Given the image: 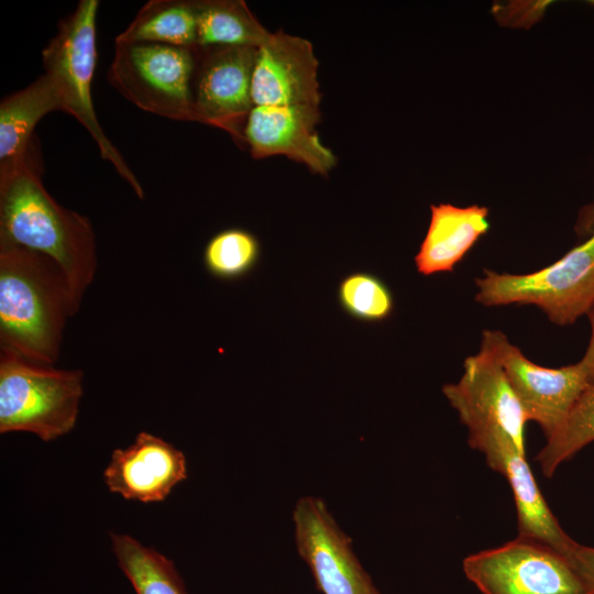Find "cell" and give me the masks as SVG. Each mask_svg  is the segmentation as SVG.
<instances>
[{
    "label": "cell",
    "instance_id": "26",
    "mask_svg": "<svg viewBox=\"0 0 594 594\" xmlns=\"http://www.w3.org/2000/svg\"><path fill=\"white\" fill-rule=\"evenodd\" d=\"M588 318L591 321V338L588 342V346L586 349V352L583 356V359L580 361L583 366L585 367L591 384L594 383V306L588 311Z\"/></svg>",
    "mask_w": 594,
    "mask_h": 594
},
{
    "label": "cell",
    "instance_id": "9",
    "mask_svg": "<svg viewBox=\"0 0 594 594\" xmlns=\"http://www.w3.org/2000/svg\"><path fill=\"white\" fill-rule=\"evenodd\" d=\"M481 346L503 367L529 421L537 422L551 438L564 424L572 408L591 385L581 362L550 369L531 362L498 330H484Z\"/></svg>",
    "mask_w": 594,
    "mask_h": 594
},
{
    "label": "cell",
    "instance_id": "23",
    "mask_svg": "<svg viewBox=\"0 0 594 594\" xmlns=\"http://www.w3.org/2000/svg\"><path fill=\"white\" fill-rule=\"evenodd\" d=\"M338 301L350 317L364 322L386 320L394 310V297L387 285L376 275L353 272L338 286Z\"/></svg>",
    "mask_w": 594,
    "mask_h": 594
},
{
    "label": "cell",
    "instance_id": "22",
    "mask_svg": "<svg viewBox=\"0 0 594 594\" xmlns=\"http://www.w3.org/2000/svg\"><path fill=\"white\" fill-rule=\"evenodd\" d=\"M260 243L251 232L232 228L216 233L204 250L207 272L222 280H234L248 275L260 258Z\"/></svg>",
    "mask_w": 594,
    "mask_h": 594
},
{
    "label": "cell",
    "instance_id": "3",
    "mask_svg": "<svg viewBox=\"0 0 594 594\" xmlns=\"http://www.w3.org/2000/svg\"><path fill=\"white\" fill-rule=\"evenodd\" d=\"M98 8L97 0H80L75 11L59 21L56 35L42 52L44 75L58 99L61 111L79 121L96 142L100 156L112 164L134 194L143 199L141 184L103 132L92 103Z\"/></svg>",
    "mask_w": 594,
    "mask_h": 594
},
{
    "label": "cell",
    "instance_id": "20",
    "mask_svg": "<svg viewBox=\"0 0 594 594\" xmlns=\"http://www.w3.org/2000/svg\"><path fill=\"white\" fill-rule=\"evenodd\" d=\"M118 565L136 594H188L173 561L124 534H110Z\"/></svg>",
    "mask_w": 594,
    "mask_h": 594
},
{
    "label": "cell",
    "instance_id": "12",
    "mask_svg": "<svg viewBox=\"0 0 594 594\" xmlns=\"http://www.w3.org/2000/svg\"><path fill=\"white\" fill-rule=\"evenodd\" d=\"M318 61L306 38L270 33L257 47L251 98L253 106H318Z\"/></svg>",
    "mask_w": 594,
    "mask_h": 594
},
{
    "label": "cell",
    "instance_id": "2",
    "mask_svg": "<svg viewBox=\"0 0 594 594\" xmlns=\"http://www.w3.org/2000/svg\"><path fill=\"white\" fill-rule=\"evenodd\" d=\"M77 311L68 282L53 260L0 242V350L54 365L66 322Z\"/></svg>",
    "mask_w": 594,
    "mask_h": 594
},
{
    "label": "cell",
    "instance_id": "6",
    "mask_svg": "<svg viewBox=\"0 0 594 594\" xmlns=\"http://www.w3.org/2000/svg\"><path fill=\"white\" fill-rule=\"evenodd\" d=\"M197 47L116 43L108 79L138 108L178 121H197L193 80Z\"/></svg>",
    "mask_w": 594,
    "mask_h": 594
},
{
    "label": "cell",
    "instance_id": "5",
    "mask_svg": "<svg viewBox=\"0 0 594 594\" xmlns=\"http://www.w3.org/2000/svg\"><path fill=\"white\" fill-rule=\"evenodd\" d=\"M483 306L534 305L559 326L571 324L594 306V235L554 263L528 274L484 270L475 279Z\"/></svg>",
    "mask_w": 594,
    "mask_h": 594
},
{
    "label": "cell",
    "instance_id": "4",
    "mask_svg": "<svg viewBox=\"0 0 594 594\" xmlns=\"http://www.w3.org/2000/svg\"><path fill=\"white\" fill-rule=\"evenodd\" d=\"M82 394V371L0 350V433L22 431L45 442L56 440L75 428Z\"/></svg>",
    "mask_w": 594,
    "mask_h": 594
},
{
    "label": "cell",
    "instance_id": "8",
    "mask_svg": "<svg viewBox=\"0 0 594 594\" xmlns=\"http://www.w3.org/2000/svg\"><path fill=\"white\" fill-rule=\"evenodd\" d=\"M442 392L469 429L473 449L492 442H512L525 451V427L529 421L503 367L487 349L465 359L457 383Z\"/></svg>",
    "mask_w": 594,
    "mask_h": 594
},
{
    "label": "cell",
    "instance_id": "17",
    "mask_svg": "<svg viewBox=\"0 0 594 594\" xmlns=\"http://www.w3.org/2000/svg\"><path fill=\"white\" fill-rule=\"evenodd\" d=\"M52 111H61V105L44 74L3 98L0 102V163L21 157L35 138L36 124Z\"/></svg>",
    "mask_w": 594,
    "mask_h": 594
},
{
    "label": "cell",
    "instance_id": "1",
    "mask_svg": "<svg viewBox=\"0 0 594 594\" xmlns=\"http://www.w3.org/2000/svg\"><path fill=\"white\" fill-rule=\"evenodd\" d=\"M38 141L19 158L0 163V242L46 255L64 273L79 309L97 272L90 220L61 206L42 183Z\"/></svg>",
    "mask_w": 594,
    "mask_h": 594
},
{
    "label": "cell",
    "instance_id": "16",
    "mask_svg": "<svg viewBox=\"0 0 594 594\" xmlns=\"http://www.w3.org/2000/svg\"><path fill=\"white\" fill-rule=\"evenodd\" d=\"M430 222L415 255V265L421 275L451 272L490 228L488 210L472 205L451 204L430 206Z\"/></svg>",
    "mask_w": 594,
    "mask_h": 594
},
{
    "label": "cell",
    "instance_id": "14",
    "mask_svg": "<svg viewBox=\"0 0 594 594\" xmlns=\"http://www.w3.org/2000/svg\"><path fill=\"white\" fill-rule=\"evenodd\" d=\"M102 476L108 490L124 499L163 502L187 479L186 457L164 439L141 431L129 447L112 451Z\"/></svg>",
    "mask_w": 594,
    "mask_h": 594
},
{
    "label": "cell",
    "instance_id": "10",
    "mask_svg": "<svg viewBox=\"0 0 594 594\" xmlns=\"http://www.w3.org/2000/svg\"><path fill=\"white\" fill-rule=\"evenodd\" d=\"M293 522L297 551L322 594H381L322 499L299 498Z\"/></svg>",
    "mask_w": 594,
    "mask_h": 594
},
{
    "label": "cell",
    "instance_id": "19",
    "mask_svg": "<svg viewBox=\"0 0 594 594\" xmlns=\"http://www.w3.org/2000/svg\"><path fill=\"white\" fill-rule=\"evenodd\" d=\"M198 46L258 47L270 35L241 0L194 1Z\"/></svg>",
    "mask_w": 594,
    "mask_h": 594
},
{
    "label": "cell",
    "instance_id": "15",
    "mask_svg": "<svg viewBox=\"0 0 594 594\" xmlns=\"http://www.w3.org/2000/svg\"><path fill=\"white\" fill-rule=\"evenodd\" d=\"M480 451L488 465L504 475L510 485L518 535L543 541L565 554L575 541L551 513L526 460V452L509 442L492 443Z\"/></svg>",
    "mask_w": 594,
    "mask_h": 594
},
{
    "label": "cell",
    "instance_id": "11",
    "mask_svg": "<svg viewBox=\"0 0 594 594\" xmlns=\"http://www.w3.org/2000/svg\"><path fill=\"white\" fill-rule=\"evenodd\" d=\"M257 47H197L193 96L196 120L227 131L244 143L253 102L251 82Z\"/></svg>",
    "mask_w": 594,
    "mask_h": 594
},
{
    "label": "cell",
    "instance_id": "13",
    "mask_svg": "<svg viewBox=\"0 0 594 594\" xmlns=\"http://www.w3.org/2000/svg\"><path fill=\"white\" fill-rule=\"evenodd\" d=\"M318 121V106H254L244 125V143L255 158L284 155L326 175L336 157L319 140Z\"/></svg>",
    "mask_w": 594,
    "mask_h": 594
},
{
    "label": "cell",
    "instance_id": "18",
    "mask_svg": "<svg viewBox=\"0 0 594 594\" xmlns=\"http://www.w3.org/2000/svg\"><path fill=\"white\" fill-rule=\"evenodd\" d=\"M116 43H155L198 47L194 1L151 0L136 13Z\"/></svg>",
    "mask_w": 594,
    "mask_h": 594
},
{
    "label": "cell",
    "instance_id": "24",
    "mask_svg": "<svg viewBox=\"0 0 594 594\" xmlns=\"http://www.w3.org/2000/svg\"><path fill=\"white\" fill-rule=\"evenodd\" d=\"M565 556L594 592V547L583 546L575 541Z\"/></svg>",
    "mask_w": 594,
    "mask_h": 594
},
{
    "label": "cell",
    "instance_id": "27",
    "mask_svg": "<svg viewBox=\"0 0 594 594\" xmlns=\"http://www.w3.org/2000/svg\"><path fill=\"white\" fill-rule=\"evenodd\" d=\"M591 6H594V0L588 2Z\"/></svg>",
    "mask_w": 594,
    "mask_h": 594
},
{
    "label": "cell",
    "instance_id": "21",
    "mask_svg": "<svg viewBox=\"0 0 594 594\" xmlns=\"http://www.w3.org/2000/svg\"><path fill=\"white\" fill-rule=\"evenodd\" d=\"M594 441V383L579 398L561 428L537 455L541 471L551 476L557 468Z\"/></svg>",
    "mask_w": 594,
    "mask_h": 594
},
{
    "label": "cell",
    "instance_id": "7",
    "mask_svg": "<svg viewBox=\"0 0 594 594\" xmlns=\"http://www.w3.org/2000/svg\"><path fill=\"white\" fill-rule=\"evenodd\" d=\"M463 571L483 594H594L564 553L526 536L466 557Z\"/></svg>",
    "mask_w": 594,
    "mask_h": 594
},
{
    "label": "cell",
    "instance_id": "25",
    "mask_svg": "<svg viewBox=\"0 0 594 594\" xmlns=\"http://www.w3.org/2000/svg\"><path fill=\"white\" fill-rule=\"evenodd\" d=\"M575 231L583 240L594 235V199L592 202L581 208L575 224Z\"/></svg>",
    "mask_w": 594,
    "mask_h": 594
}]
</instances>
